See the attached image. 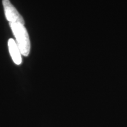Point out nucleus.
I'll list each match as a JSON object with an SVG mask.
<instances>
[{
  "label": "nucleus",
  "instance_id": "f257e3e1",
  "mask_svg": "<svg viewBox=\"0 0 127 127\" xmlns=\"http://www.w3.org/2000/svg\"><path fill=\"white\" fill-rule=\"evenodd\" d=\"M9 24L21 53L23 56H28L31 46L29 35L27 29L21 24L16 23H9Z\"/></svg>",
  "mask_w": 127,
  "mask_h": 127
},
{
  "label": "nucleus",
  "instance_id": "f03ea898",
  "mask_svg": "<svg viewBox=\"0 0 127 127\" xmlns=\"http://www.w3.org/2000/svg\"><path fill=\"white\" fill-rule=\"evenodd\" d=\"M5 17L9 23H16L24 25V20L9 0H2Z\"/></svg>",
  "mask_w": 127,
  "mask_h": 127
},
{
  "label": "nucleus",
  "instance_id": "7ed1b4c3",
  "mask_svg": "<svg viewBox=\"0 0 127 127\" xmlns=\"http://www.w3.org/2000/svg\"><path fill=\"white\" fill-rule=\"evenodd\" d=\"M8 49L12 61L17 65H20L22 63L21 53L17 45L16 41L14 39L10 38L8 42Z\"/></svg>",
  "mask_w": 127,
  "mask_h": 127
}]
</instances>
